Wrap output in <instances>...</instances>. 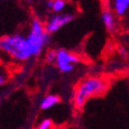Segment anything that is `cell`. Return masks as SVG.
I'll return each instance as SVG.
<instances>
[{
  "instance_id": "8fae6325",
  "label": "cell",
  "mask_w": 129,
  "mask_h": 129,
  "mask_svg": "<svg viewBox=\"0 0 129 129\" xmlns=\"http://www.w3.org/2000/svg\"><path fill=\"white\" fill-rule=\"evenodd\" d=\"M35 129H55L54 128V124L52 122V120L50 119H45L42 120L37 126Z\"/></svg>"
},
{
  "instance_id": "277c9868",
  "label": "cell",
  "mask_w": 129,
  "mask_h": 129,
  "mask_svg": "<svg viewBox=\"0 0 129 129\" xmlns=\"http://www.w3.org/2000/svg\"><path fill=\"white\" fill-rule=\"evenodd\" d=\"M80 63V58L67 50L59 49L57 50V60L55 65L63 73H70L76 69Z\"/></svg>"
},
{
  "instance_id": "30bf717a",
  "label": "cell",
  "mask_w": 129,
  "mask_h": 129,
  "mask_svg": "<svg viewBox=\"0 0 129 129\" xmlns=\"http://www.w3.org/2000/svg\"><path fill=\"white\" fill-rule=\"evenodd\" d=\"M57 60V50H49L46 54V61L49 64H55Z\"/></svg>"
},
{
  "instance_id": "3957f363",
  "label": "cell",
  "mask_w": 129,
  "mask_h": 129,
  "mask_svg": "<svg viewBox=\"0 0 129 129\" xmlns=\"http://www.w3.org/2000/svg\"><path fill=\"white\" fill-rule=\"evenodd\" d=\"M26 37L33 56L40 55L50 40V34L46 30L45 23H42L39 19L32 20Z\"/></svg>"
},
{
  "instance_id": "52a82bcc",
  "label": "cell",
  "mask_w": 129,
  "mask_h": 129,
  "mask_svg": "<svg viewBox=\"0 0 129 129\" xmlns=\"http://www.w3.org/2000/svg\"><path fill=\"white\" fill-rule=\"evenodd\" d=\"M111 8L117 17H125L129 12V0H115Z\"/></svg>"
},
{
  "instance_id": "7a4b0ae2",
  "label": "cell",
  "mask_w": 129,
  "mask_h": 129,
  "mask_svg": "<svg viewBox=\"0 0 129 129\" xmlns=\"http://www.w3.org/2000/svg\"><path fill=\"white\" fill-rule=\"evenodd\" d=\"M107 89L105 80L98 77H89L84 79L76 88L73 95V103L77 109H82L90 98L104 93Z\"/></svg>"
},
{
  "instance_id": "7c38bea8",
  "label": "cell",
  "mask_w": 129,
  "mask_h": 129,
  "mask_svg": "<svg viewBox=\"0 0 129 129\" xmlns=\"http://www.w3.org/2000/svg\"><path fill=\"white\" fill-rule=\"evenodd\" d=\"M7 82V77H5V72H1L0 73V85L3 86L5 85V83Z\"/></svg>"
},
{
  "instance_id": "5bb4252c",
  "label": "cell",
  "mask_w": 129,
  "mask_h": 129,
  "mask_svg": "<svg viewBox=\"0 0 129 129\" xmlns=\"http://www.w3.org/2000/svg\"><path fill=\"white\" fill-rule=\"evenodd\" d=\"M128 19H129V17H128Z\"/></svg>"
},
{
  "instance_id": "9c48e42d",
  "label": "cell",
  "mask_w": 129,
  "mask_h": 129,
  "mask_svg": "<svg viewBox=\"0 0 129 129\" xmlns=\"http://www.w3.org/2000/svg\"><path fill=\"white\" fill-rule=\"evenodd\" d=\"M67 2L64 1V0H49L47 2V7L51 9L52 13H54L55 15L65 13L64 10H65Z\"/></svg>"
},
{
  "instance_id": "5b68a950",
  "label": "cell",
  "mask_w": 129,
  "mask_h": 129,
  "mask_svg": "<svg viewBox=\"0 0 129 129\" xmlns=\"http://www.w3.org/2000/svg\"><path fill=\"white\" fill-rule=\"evenodd\" d=\"M74 19V15L72 13H63L58 15H53L50 17L45 23L46 30L49 34L56 33L61 28L68 25Z\"/></svg>"
},
{
  "instance_id": "ba28073f",
  "label": "cell",
  "mask_w": 129,
  "mask_h": 129,
  "mask_svg": "<svg viewBox=\"0 0 129 129\" xmlns=\"http://www.w3.org/2000/svg\"><path fill=\"white\" fill-rule=\"evenodd\" d=\"M60 103V97L55 94H50L45 96L42 100L40 101V109L44 111L51 110L53 107H55L57 104Z\"/></svg>"
},
{
  "instance_id": "8992f818",
  "label": "cell",
  "mask_w": 129,
  "mask_h": 129,
  "mask_svg": "<svg viewBox=\"0 0 129 129\" xmlns=\"http://www.w3.org/2000/svg\"><path fill=\"white\" fill-rule=\"evenodd\" d=\"M101 20L104 27L110 32H115L117 30V16L110 7H104L101 12Z\"/></svg>"
},
{
  "instance_id": "4fadbf2b",
  "label": "cell",
  "mask_w": 129,
  "mask_h": 129,
  "mask_svg": "<svg viewBox=\"0 0 129 129\" xmlns=\"http://www.w3.org/2000/svg\"><path fill=\"white\" fill-rule=\"evenodd\" d=\"M59 129H64V128H59Z\"/></svg>"
},
{
  "instance_id": "6da1fadb",
  "label": "cell",
  "mask_w": 129,
  "mask_h": 129,
  "mask_svg": "<svg viewBox=\"0 0 129 129\" xmlns=\"http://www.w3.org/2000/svg\"><path fill=\"white\" fill-rule=\"evenodd\" d=\"M0 48L7 57L17 62L27 61L33 56L27 37L23 34L2 36L0 39Z\"/></svg>"
}]
</instances>
